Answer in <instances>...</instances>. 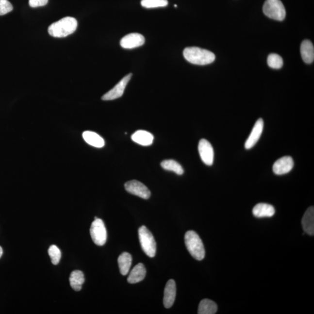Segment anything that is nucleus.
<instances>
[{"label":"nucleus","instance_id":"f257e3e1","mask_svg":"<svg viewBox=\"0 0 314 314\" xmlns=\"http://www.w3.org/2000/svg\"><path fill=\"white\" fill-rule=\"evenodd\" d=\"M78 27V21L74 17H66L49 26L48 32L51 36L66 37L74 33Z\"/></svg>","mask_w":314,"mask_h":314},{"label":"nucleus","instance_id":"f03ea898","mask_svg":"<svg viewBox=\"0 0 314 314\" xmlns=\"http://www.w3.org/2000/svg\"><path fill=\"white\" fill-rule=\"evenodd\" d=\"M183 56L190 63L198 66H205L213 63L215 60L213 52L196 47L184 49Z\"/></svg>","mask_w":314,"mask_h":314},{"label":"nucleus","instance_id":"7ed1b4c3","mask_svg":"<svg viewBox=\"0 0 314 314\" xmlns=\"http://www.w3.org/2000/svg\"><path fill=\"white\" fill-rule=\"evenodd\" d=\"M184 242L187 250L194 258L198 261L204 259L205 254L204 246L198 233L193 231H187L184 236Z\"/></svg>","mask_w":314,"mask_h":314},{"label":"nucleus","instance_id":"20e7f679","mask_svg":"<svg viewBox=\"0 0 314 314\" xmlns=\"http://www.w3.org/2000/svg\"><path fill=\"white\" fill-rule=\"evenodd\" d=\"M139 237L143 251L149 257H154L156 254L157 245L151 231L145 226H142L139 229Z\"/></svg>","mask_w":314,"mask_h":314},{"label":"nucleus","instance_id":"39448f33","mask_svg":"<svg viewBox=\"0 0 314 314\" xmlns=\"http://www.w3.org/2000/svg\"><path fill=\"white\" fill-rule=\"evenodd\" d=\"M263 12L266 17L272 19L281 21L285 18V8L281 0H266Z\"/></svg>","mask_w":314,"mask_h":314},{"label":"nucleus","instance_id":"423d86ee","mask_svg":"<svg viewBox=\"0 0 314 314\" xmlns=\"http://www.w3.org/2000/svg\"><path fill=\"white\" fill-rule=\"evenodd\" d=\"M90 235L94 243L99 246H102L106 243L107 233L104 223L101 219H95L91 225Z\"/></svg>","mask_w":314,"mask_h":314},{"label":"nucleus","instance_id":"0eeeda50","mask_svg":"<svg viewBox=\"0 0 314 314\" xmlns=\"http://www.w3.org/2000/svg\"><path fill=\"white\" fill-rule=\"evenodd\" d=\"M125 189L129 193L143 199H148L151 196L150 191L145 184L139 181L133 180L128 182L125 184Z\"/></svg>","mask_w":314,"mask_h":314},{"label":"nucleus","instance_id":"6e6552de","mask_svg":"<svg viewBox=\"0 0 314 314\" xmlns=\"http://www.w3.org/2000/svg\"><path fill=\"white\" fill-rule=\"evenodd\" d=\"M132 76V73H129V74L125 76L116 86H114L113 89L110 90L109 92L105 94L102 97V100H113V99L121 98L122 95H124L126 86H127L129 82L131 80Z\"/></svg>","mask_w":314,"mask_h":314},{"label":"nucleus","instance_id":"1a4fd4ad","mask_svg":"<svg viewBox=\"0 0 314 314\" xmlns=\"http://www.w3.org/2000/svg\"><path fill=\"white\" fill-rule=\"evenodd\" d=\"M198 152L201 159L205 165L211 166L214 163V151L212 145L206 139L199 140Z\"/></svg>","mask_w":314,"mask_h":314},{"label":"nucleus","instance_id":"9d476101","mask_svg":"<svg viewBox=\"0 0 314 314\" xmlns=\"http://www.w3.org/2000/svg\"><path fill=\"white\" fill-rule=\"evenodd\" d=\"M294 166V161L290 156H284L276 161L273 165L272 170L274 174L282 175L292 171Z\"/></svg>","mask_w":314,"mask_h":314},{"label":"nucleus","instance_id":"9b49d317","mask_svg":"<svg viewBox=\"0 0 314 314\" xmlns=\"http://www.w3.org/2000/svg\"><path fill=\"white\" fill-rule=\"evenodd\" d=\"M145 43V37L139 33H134L126 35L123 37L120 42L122 48L132 49L139 48Z\"/></svg>","mask_w":314,"mask_h":314},{"label":"nucleus","instance_id":"f8f14e48","mask_svg":"<svg viewBox=\"0 0 314 314\" xmlns=\"http://www.w3.org/2000/svg\"><path fill=\"white\" fill-rule=\"evenodd\" d=\"M264 129V121L263 119H258L252 128L251 133L249 135L245 144L246 149H251L256 145L258 141L262 134Z\"/></svg>","mask_w":314,"mask_h":314},{"label":"nucleus","instance_id":"ddd939ff","mask_svg":"<svg viewBox=\"0 0 314 314\" xmlns=\"http://www.w3.org/2000/svg\"><path fill=\"white\" fill-rule=\"evenodd\" d=\"M176 295H177V286L175 281L173 280H170L166 283L164 290V305L166 309H169L174 304Z\"/></svg>","mask_w":314,"mask_h":314},{"label":"nucleus","instance_id":"4468645a","mask_svg":"<svg viewBox=\"0 0 314 314\" xmlns=\"http://www.w3.org/2000/svg\"><path fill=\"white\" fill-rule=\"evenodd\" d=\"M275 209L271 204L259 203L255 205L252 210L254 216L258 218H269L274 215Z\"/></svg>","mask_w":314,"mask_h":314},{"label":"nucleus","instance_id":"2eb2a0df","mask_svg":"<svg viewBox=\"0 0 314 314\" xmlns=\"http://www.w3.org/2000/svg\"><path fill=\"white\" fill-rule=\"evenodd\" d=\"M302 226L305 232L313 236L314 234V208L310 207L306 211L302 219Z\"/></svg>","mask_w":314,"mask_h":314},{"label":"nucleus","instance_id":"dca6fc26","mask_svg":"<svg viewBox=\"0 0 314 314\" xmlns=\"http://www.w3.org/2000/svg\"><path fill=\"white\" fill-rule=\"evenodd\" d=\"M146 275V269L142 263L137 264L132 270L128 278L129 283L134 284L140 282L145 279Z\"/></svg>","mask_w":314,"mask_h":314},{"label":"nucleus","instance_id":"f3484780","mask_svg":"<svg viewBox=\"0 0 314 314\" xmlns=\"http://www.w3.org/2000/svg\"><path fill=\"white\" fill-rule=\"evenodd\" d=\"M132 139L140 145L148 146L151 145L153 143L154 136L149 132L140 130L132 135Z\"/></svg>","mask_w":314,"mask_h":314},{"label":"nucleus","instance_id":"a211bd4d","mask_svg":"<svg viewBox=\"0 0 314 314\" xmlns=\"http://www.w3.org/2000/svg\"><path fill=\"white\" fill-rule=\"evenodd\" d=\"M302 59L307 64H312L314 60V48L313 43L309 40L303 41L301 45Z\"/></svg>","mask_w":314,"mask_h":314},{"label":"nucleus","instance_id":"6ab92c4d","mask_svg":"<svg viewBox=\"0 0 314 314\" xmlns=\"http://www.w3.org/2000/svg\"><path fill=\"white\" fill-rule=\"evenodd\" d=\"M83 139L89 145L95 147L97 148H102L105 145L104 140L95 132L91 131L84 132L83 134Z\"/></svg>","mask_w":314,"mask_h":314},{"label":"nucleus","instance_id":"aec40b11","mask_svg":"<svg viewBox=\"0 0 314 314\" xmlns=\"http://www.w3.org/2000/svg\"><path fill=\"white\" fill-rule=\"evenodd\" d=\"M83 273L79 270H75L70 274L69 281L70 286L76 292L80 291L82 284L84 282Z\"/></svg>","mask_w":314,"mask_h":314},{"label":"nucleus","instance_id":"412c9836","mask_svg":"<svg viewBox=\"0 0 314 314\" xmlns=\"http://www.w3.org/2000/svg\"><path fill=\"white\" fill-rule=\"evenodd\" d=\"M118 262L121 274L124 276L127 275L132 265V257L131 255L128 252H123L119 255Z\"/></svg>","mask_w":314,"mask_h":314},{"label":"nucleus","instance_id":"4be33fe9","mask_svg":"<svg viewBox=\"0 0 314 314\" xmlns=\"http://www.w3.org/2000/svg\"><path fill=\"white\" fill-rule=\"evenodd\" d=\"M218 310V306L215 302L209 300V299H204L199 303L198 314H214Z\"/></svg>","mask_w":314,"mask_h":314},{"label":"nucleus","instance_id":"5701e85b","mask_svg":"<svg viewBox=\"0 0 314 314\" xmlns=\"http://www.w3.org/2000/svg\"><path fill=\"white\" fill-rule=\"evenodd\" d=\"M162 168L166 171H172L179 175L183 174L184 170L180 164L172 160L163 161L161 163Z\"/></svg>","mask_w":314,"mask_h":314},{"label":"nucleus","instance_id":"b1692460","mask_svg":"<svg viewBox=\"0 0 314 314\" xmlns=\"http://www.w3.org/2000/svg\"><path fill=\"white\" fill-rule=\"evenodd\" d=\"M167 0H142L141 5L146 8L164 7L168 5Z\"/></svg>","mask_w":314,"mask_h":314},{"label":"nucleus","instance_id":"393cba45","mask_svg":"<svg viewBox=\"0 0 314 314\" xmlns=\"http://www.w3.org/2000/svg\"><path fill=\"white\" fill-rule=\"evenodd\" d=\"M267 63L269 66L273 69H280L283 65L282 58L277 54L269 55Z\"/></svg>","mask_w":314,"mask_h":314},{"label":"nucleus","instance_id":"a878e982","mask_svg":"<svg viewBox=\"0 0 314 314\" xmlns=\"http://www.w3.org/2000/svg\"><path fill=\"white\" fill-rule=\"evenodd\" d=\"M48 253L51 258V262L54 265H57L60 263L61 258V252L57 246L52 245L50 247Z\"/></svg>","mask_w":314,"mask_h":314},{"label":"nucleus","instance_id":"bb28decb","mask_svg":"<svg viewBox=\"0 0 314 314\" xmlns=\"http://www.w3.org/2000/svg\"><path fill=\"white\" fill-rule=\"evenodd\" d=\"M13 10V6L8 0H0V16H4Z\"/></svg>","mask_w":314,"mask_h":314},{"label":"nucleus","instance_id":"cd10ccee","mask_svg":"<svg viewBox=\"0 0 314 314\" xmlns=\"http://www.w3.org/2000/svg\"><path fill=\"white\" fill-rule=\"evenodd\" d=\"M49 0H29V4L32 8L43 7L48 4Z\"/></svg>","mask_w":314,"mask_h":314},{"label":"nucleus","instance_id":"c85d7f7f","mask_svg":"<svg viewBox=\"0 0 314 314\" xmlns=\"http://www.w3.org/2000/svg\"><path fill=\"white\" fill-rule=\"evenodd\" d=\"M2 254H3L2 248L1 247V246H0V258L2 257Z\"/></svg>","mask_w":314,"mask_h":314}]
</instances>
